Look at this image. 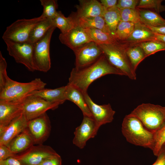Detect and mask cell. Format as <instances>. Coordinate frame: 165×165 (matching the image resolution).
Listing matches in <instances>:
<instances>
[{"mask_svg": "<svg viewBox=\"0 0 165 165\" xmlns=\"http://www.w3.org/2000/svg\"><path fill=\"white\" fill-rule=\"evenodd\" d=\"M108 74L124 75L109 62L103 53L95 62L87 66L79 69L73 68L68 83L84 94L87 92L89 86L94 81Z\"/></svg>", "mask_w": 165, "mask_h": 165, "instance_id": "1", "label": "cell"}, {"mask_svg": "<svg viewBox=\"0 0 165 165\" xmlns=\"http://www.w3.org/2000/svg\"><path fill=\"white\" fill-rule=\"evenodd\" d=\"M121 131L128 142L152 150L154 133L147 130L137 118L130 114L126 115L122 123Z\"/></svg>", "mask_w": 165, "mask_h": 165, "instance_id": "2", "label": "cell"}, {"mask_svg": "<svg viewBox=\"0 0 165 165\" xmlns=\"http://www.w3.org/2000/svg\"><path fill=\"white\" fill-rule=\"evenodd\" d=\"M109 62L130 79L135 80L137 75L127 56L125 45L116 41L110 44L98 45Z\"/></svg>", "mask_w": 165, "mask_h": 165, "instance_id": "3", "label": "cell"}, {"mask_svg": "<svg viewBox=\"0 0 165 165\" xmlns=\"http://www.w3.org/2000/svg\"><path fill=\"white\" fill-rule=\"evenodd\" d=\"M46 85L39 78L29 82H20L8 76L4 88L0 92V101H21L32 92L45 88Z\"/></svg>", "mask_w": 165, "mask_h": 165, "instance_id": "4", "label": "cell"}, {"mask_svg": "<svg viewBox=\"0 0 165 165\" xmlns=\"http://www.w3.org/2000/svg\"><path fill=\"white\" fill-rule=\"evenodd\" d=\"M141 122L148 130L155 133L165 124V107L150 103H142L130 113Z\"/></svg>", "mask_w": 165, "mask_h": 165, "instance_id": "5", "label": "cell"}, {"mask_svg": "<svg viewBox=\"0 0 165 165\" xmlns=\"http://www.w3.org/2000/svg\"><path fill=\"white\" fill-rule=\"evenodd\" d=\"M46 18L42 15L30 19L18 20L8 26L2 36L3 40L18 42H28L30 33L33 27Z\"/></svg>", "mask_w": 165, "mask_h": 165, "instance_id": "6", "label": "cell"}, {"mask_svg": "<svg viewBox=\"0 0 165 165\" xmlns=\"http://www.w3.org/2000/svg\"><path fill=\"white\" fill-rule=\"evenodd\" d=\"M10 56L15 61L23 64L30 71H37L33 59V45L28 42H18L4 40Z\"/></svg>", "mask_w": 165, "mask_h": 165, "instance_id": "7", "label": "cell"}, {"mask_svg": "<svg viewBox=\"0 0 165 165\" xmlns=\"http://www.w3.org/2000/svg\"><path fill=\"white\" fill-rule=\"evenodd\" d=\"M56 28L52 27L43 38L33 44L34 61L37 71L46 72L50 69V43Z\"/></svg>", "mask_w": 165, "mask_h": 165, "instance_id": "8", "label": "cell"}, {"mask_svg": "<svg viewBox=\"0 0 165 165\" xmlns=\"http://www.w3.org/2000/svg\"><path fill=\"white\" fill-rule=\"evenodd\" d=\"M22 103L23 113L28 121L42 115L48 110L55 109L60 105L32 95L26 97L22 101Z\"/></svg>", "mask_w": 165, "mask_h": 165, "instance_id": "9", "label": "cell"}, {"mask_svg": "<svg viewBox=\"0 0 165 165\" xmlns=\"http://www.w3.org/2000/svg\"><path fill=\"white\" fill-rule=\"evenodd\" d=\"M57 154L50 146L42 144L34 145L14 158L22 165H39L46 159Z\"/></svg>", "mask_w": 165, "mask_h": 165, "instance_id": "10", "label": "cell"}, {"mask_svg": "<svg viewBox=\"0 0 165 165\" xmlns=\"http://www.w3.org/2000/svg\"><path fill=\"white\" fill-rule=\"evenodd\" d=\"M100 127L93 117L83 116L81 124L74 131L73 143L80 149H83L87 141L97 135Z\"/></svg>", "mask_w": 165, "mask_h": 165, "instance_id": "11", "label": "cell"}, {"mask_svg": "<svg viewBox=\"0 0 165 165\" xmlns=\"http://www.w3.org/2000/svg\"><path fill=\"white\" fill-rule=\"evenodd\" d=\"M51 127L50 120L46 112L28 121L27 128L33 138L35 145L43 144L48 139Z\"/></svg>", "mask_w": 165, "mask_h": 165, "instance_id": "12", "label": "cell"}, {"mask_svg": "<svg viewBox=\"0 0 165 165\" xmlns=\"http://www.w3.org/2000/svg\"><path fill=\"white\" fill-rule=\"evenodd\" d=\"M74 53L75 56V68L77 69L91 64L103 54L99 45L93 42L86 44Z\"/></svg>", "mask_w": 165, "mask_h": 165, "instance_id": "13", "label": "cell"}, {"mask_svg": "<svg viewBox=\"0 0 165 165\" xmlns=\"http://www.w3.org/2000/svg\"><path fill=\"white\" fill-rule=\"evenodd\" d=\"M59 38L62 43L74 52L86 44L92 42L84 29L77 25L65 33H61Z\"/></svg>", "mask_w": 165, "mask_h": 165, "instance_id": "14", "label": "cell"}, {"mask_svg": "<svg viewBox=\"0 0 165 165\" xmlns=\"http://www.w3.org/2000/svg\"><path fill=\"white\" fill-rule=\"evenodd\" d=\"M84 96L93 118L100 127L112 121L116 112L110 104L98 105L92 101L87 92Z\"/></svg>", "mask_w": 165, "mask_h": 165, "instance_id": "15", "label": "cell"}, {"mask_svg": "<svg viewBox=\"0 0 165 165\" xmlns=\"http://www.w3.org/2000/svg\"><path fill=\"white\" fill-rule=\"evenodd\" d=\"M23 112L22 101H0V132Z\"/></svg>", "mask_w": 165, "mask_h": 165, "instance_id": "16", "label": "cell"}, {"mask_svg": "<svg viewBox=\"0 0 165 165\" xmlns=\"http://www.w3.org/2000/svg\"><path fill=\"white\" fill-rule=\"evenodd\" d=\"M28 120L22 113L0 132V145H7L16 136L27 128Z\"/></svg>", "mask_w": 165, "mask_h": 165, "instance_id": "17", "label": "cell"}, {"mask_svg": "<svg viewBox=\"0 0 165 165\" xmlns=\"http://www.w3.org/2000/svg\"><path fill=\"white\" fill-rule=\"evenodd\" d=\"M77 11L73 13L77 17L102 16L105 9L100 1L97 0H80L75 6Z\"/></svg>", "mask_w": 165, "mask_h": 165, "instance_id": "18", "label": "cell"}, {"mask_svg": "<svg viewBox=\"0 0 165 165\" xmlns=\"http://www.w3.org/2000/svg\"><path fill=\"white\" fill-rule=\"evenodd\" d=\"M65 97L66 100L73 102L79 108L83 116L93 117L85 99L84 94L77 87L68 83L65 86Z\"/></svg>", "mask_w": 165, "mask_h": 165, "instance_id": "19", "label": "cell"}, {"mask_svg": "<svg viewBox=\"0 0 165 165\" xmlns=\"http://www.w3.org/2000/svg\"><path fill=\"white\" fill-rule=\"evenodd\" d=\"M34 145L33 138L27 128L14 138L7 146L16 155L25 152Z\"/></svg>", "mask_w": 165, "mask_h": 165, "instance_id": "20", "label": "cell"}, {"mask_svg": "<svg viewBox=\"0 0 165 165\" xmlns=\"http://www.w3.org/2000/svg\"><path fill=\"white\" fill-rule=\"evenodd\" d=\"M65 86L54 89L44 88L34 91L29 95L39 97L47 101L56 103L60 105L63 104L66 101L65 97Z\"/></svg>", "mask_w": 165, "mask_h": 165, "instance_id": "21", "label": "cell"}, {"mask_svg": "<svg viewBox=\"0 0 165 165\" xmlns=\"http://www.w3.org/2000/svg\"><path fill=\"white\" fill-rule=\"evenodd\" d=\"M70 15L73 19L75 25L84 29L94 28L99 29L112 36L102 16L77 17L73 13Z\"/></svg>", "mask_w": 165, "mask_h": 165, "instance_id": "22", "label": "cell"}, {"mask_svg": "<svg viewBox=\"0 0 165 165\" xmlns=\"http://www.w3.org/2000/svg\"><path fill=\"white\" fill-rule=\"evenodd\" d=\"M155 33L140 22L135 24L131 34L126 42H141L154 40Z\"/></svg>", "mask_w": 165, "mask_h": 165, "instance_id": "23", "label": "cell"}, {"mask_svg": "<svg viewBox=\"0 0 165 165\" xmlns=\"http://www.w3.org/2000/svg\"><path fill=\"white\" fill-rule=\"evenodd\" d=\"M140 22L145 25L153 27L165 26V19L158 13L154 11L138 9Z\"/></svg>", "mask_w": 165, "mask_h": 165, "instance_id": "24", "label": "cell"}, {"mask_svg": "<svg viewBox=\"0 0 165 165\" xmlns=\"http://www.w3.org/2000/svg\"><path fill=\"white\" fill-rule=\"evenodd\" d=\"M53 26L50 19L46 18L40 21L31 30L28 42L33 44L43 38Z\"/></svg>", "mask_w": 165, "mask_h": 165, "instance_id": "25", "label": "cell"}, {"mask_svg": "<svg viewBox=\"0 0 165 165\" xmlns=\"http://www.w3.org/2000/svg\"><path fill=\"white\" fill-rule=\"evenodd\" d=\"M84 29L92 41L98 45L110 44L117 41L112 35L101 30L94 28Z\"/></svg>", "mask_w": 165, "mask_h": 165, "instance_id": "26", "label": "cell"}, {"mask_svg": "<svg viewBox=\"0 0 165 165\" xmlns=\"http://www.w3.org/2000/svg\"><path fill=\"white\" fill-rule=\"evenodd\" d=\"M102 17L112 35L114 37L117 27L121 20L120 9L116 6L105 9Z\"/></svg>", "mask_w": 165, "mask_h": 165, "instance_id": "27", "label": "cell"}, {"mask_svg": "<svg viewBox=\"0 0 165 165\" xmlns=\"http://www.w3.org/2000/svg\"><path fill=\"white\" fill-rule=\"evenodd\" d=\"M53 25L57 28L61 33H65L73 28L75 25L72 16L65 17L61 11H57L55 16L51 20Z\"/></svg>", "mask_w": 165, "mask_h": 165, "instance_id": "28", "label": "cell"}, {"mask_svg": "<svg viewBox=\"0 0 165 165\" xmlns=\"http://www.w3.org/2000/svg\"><path fill=\"white\" fill-rule=\"evenodd\" d=\"M135 24L120 20L117 27L114 37L119 42H126L130 37L134 29Z\"/></svg>", "mask_w": 165, "mask_h": 165, "instance_id": "29", "label": "cell"}, {"mask_svg": "<svg viewBox=\"0 0 165 165\" xmlns=\"http://www.w3.org/2000/svg\"><path fill=\"white\" fill-rule=\"evenodd\" d=\"M126 53L132 67L136 71L138 65L146 57L144 51L138 45L127 48Z\"/></svg>", "mask_w": 165, "mask_h": 165, "instance_id": "30", "label": "cell"}, {"mask_svg": "<svg viewBox=\"0 0 165 165\" xmlns=\"http://www.w3.org/2000/svg\"><path fill=\"white\" fill-rule=\"evenodd\" d=\"M139 46L144 51L146 57L157 52L165 50V43L156 40L141 42Z\"/></svg>", "mask_w": 165, "mask_h": 165, "instance_id": "31", "label": "cell"}, {"mask_svg": "<svg viewBox=\"0 0 165 165\" xmlns=\"http://www.w3.org/2000/svg\"><path fill=\"white\" fill-rule=\"evenodd\" d=\"M43 10L41 15L44 17L52 20L56 16L57 11V1L55 0H40Z\"/></svg>", "mask_w": 165, "mask_h": 165, "instance_id": "32", "label": "cell"}, {"mask_svg": "<svg viewBox=\"0 0 165 165\" xmlns=\"http://www.w3.org/2000/svg\"><path fill=\"white\" fill-rule=\"evenodd\" d=\"M165 145V124L154 133V143L152 151L157 156L162 148Z\"/></svg>", "mask_w": 165, "mask_h": 165, "instance_id": "33", "label": "cell"}, {"mask_svg": "<svg viewBox=\"0 0 165 165\" xmlns=\"http://www.w3.org/2000/svg\"><path fill=\"white\" fill-rule=\"evenodd\" d=\"M121 21L133 23L134 24L140 22L138 9H119Z\"/></svg>", "mask_w": 165, "mask_h": 165, "instance_id": "34", "label": "cell"}, {"mask_svg": "<svg viewBox=\"0 0 165 165\" xmlns=\"http://www.w3.org/2000/svg\"><path fill=\"white\" fill-rule=\"evenodd\" d=\"M162 0H141L136 8H150L154 9L155 12L159 13L165 10V6L161 4Z\"/></svg>", "mask_w": 165, "mask_h": 165, "instance_id": "35", "label": "cell"}, {"mask_svg": "<svg viewBox=\"0 0 165 165\" xmlns=\"http://www.w3.org/2000/svg\"><path fill=\"white\" fill-rule=\"evenodd\" d=\"M7 67L6 61L0 51V92L4 88L8 77L6 72Z\"/></svg>", "mask_w": 165, "mask_h": 165, "instance_id": "36", "label": "cell"}, {"mask_svg": "<svg viewBox=\"0 0 165 165\" xmlns=\"http://www.w3.org/2000/svg\"><path fill=\"white\" fill-rule=\"evenodd\" d=\"M139 2V0H119L116 6L119 9H136Z\"/></svg>", "mask_w": 165, "mask_h": 165, "instance_id": "37", "label": "cell"}, {"mask_svg": "<svg viewBox=\"0 0 165 165\" xmlns=\"http://www.w3.org/2000/svg\"><path fill=\"white\" fill-rule=\"evenodd\" d=\"M61 157L57 153L46 159L39 165H61Z\"/></svg>", "mask_w": 165, "mask_h": 165, "instance_id": "38", "label": "cell"}, {"mask_svg": "<svg viewBox=\"0 0 165 165\" xmlns=\"http://www.w3.org/2000/svg\"><path fill=\"white\" fill-rule=\"evenodd\" d=\"M16 155L13 153L7 145H0V160L14 157Z\"/></svg>", "mask_w": 165, "mask_h": 165, "instance_id": "39", "label": "cell"}, {"mask_svg": "<svg viewBox=\"0 0 165 165\" xmlns=\"http://www.w3.org/2000/svg\"><path fill=\"white\" fill-rule=\"evenodd\" d=\"M156 161L152 165H165V145L161 148Z\"/></svg>", "mask_w": 165, "mask_h": 165, "instance_id": "40", "label": "cell"}, {"mask_svg": "<svg viewBox=\"0 0 165 165\" xmlns=\"http://www.w3.org/2000/svg\"><path fill=\"white\" fill-rule=\"evenodd\" d=\"M117 2V0H101L100 1L101 5L106 9L116 6Z\"/></svg>", "mask_w": 165, "mask_h": 165, "instance_id": "41", "label": "cell"}, {"mask_svg": "<svg viewBox=\"0 0 165 165\" xmlns=\"http://www.w3.org/2000/svg\"><path fill=\"white\" fill-rule=\"evenodd\" d=\"M0 165H22L14 157H11L6 160H0Z\"/></svg>", "mask_w": 165, "mask_h": 165, "instance_id": "42", "label": "cell"}, {"mask_svg": "<svg viewBox=\"0 0 165 165\" xmlns=\"http://www.w3.org/2000/svg\"><path fill=\"white\" fill-rule=\"evenodd\" d=\"M145 26L155 33L165 35V26L160 27H153Z\"/></svg>", "mask_w": 165, "mask_h": 165, "instance_id": "43", "label": "cell"}, {"mask_svg": "<svg viewBox=\"0 0 165 165\" xmlns=\"http://www.w3.org/2000/svg\"><path fill=\"white\" fill-rule=\"evenodd\" d=\"M154 39V40L159 41L165 43V35L155 33Z\"/></svg>", "mask_w": 165, "mask_h": 165, "instance_id": "44", "label": "cell"}]
</instances>
